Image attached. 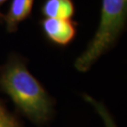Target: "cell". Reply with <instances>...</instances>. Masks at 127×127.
Segmentation results:
<instances>
[{
	"label": "cell",
	"instance_id": "1",
	"mask_svg": "<svg viewBox=\"0 0 127 127\" xmlns=\"http://www.w3.org/2000/svg\"><path fill=\"white\" fill-rule=\"evenodd\" d=\"M0 89L30 122L41 126L51 120L54 102L18 56H11L0 68Z\"/></svg>",
	"mask_w": 127,
	"mask_h": 127
},
{
	"label": "cell",
	"instance_id": "2",
	"mask_svg": "<svg viewBox=\"0 0 127 127\" xmlns=\"http://www.w3.org/2000/svg\"><path fill=\"white\" fill-rule=\"evenodd\" d=\"M127 0H102L101 18L93 39L74 62L78 72H88L102 55L114 45L125 27Z\"/></svg>",
	"mask_w": 127,
	"mask_h": 127
},
{
	"label": "cell",
	"instance_id": "3",
	"mask_svg": "<svg viewBox=\"0 0 127 127\" xmlns=\"http://www.w3.org/2000/svg\"><path fill=\"white\" fill-rule=\"evenodd\" d=\"M41 26L46 38L59 46L68 45L76 34V24L72 19L45 17L41 20Z\"/></svg>",
	"mask_w": 127,
	"mask_h": 127
},
{
	"label": "cell",
	"instance_id": "4",
	"mask_svg": "<svg viewBox=\"0 0 127 127\" xmlns=\"http://www.w3.org/2000/svg\"><path fill=\"white\" fill-rule=\"evenodd\" d=\"M34 5V0H12L9 5L8 12L1 14L7 30L9 33L15 32L18 28L19 24L25 21L30 15L32 8Z\"/></svg>",
	"mask_w": 127,
	"mask_h": 127
},
{
	"label": "cell",
	"instance_id": "5",
	"mask_svg": "<svg viewBox=\"0 0 127 127\" xmlns=\"http://www.w3.org/2000/svg\"><path fill=\"white\" fill-rule=\"evenodd\" d=\"M41 13L48 18L72 19L74 14L73 0H45Z\"/></svg>",
	"mask_w": 127,
	"mask_h": 127
},
{
	"label": "cell",
	"instance_id": "6",
	"mask_svg": "<svg viewBox=\"0 0 127 127\" xmlns=\"http://www.w3.org/2000/svg\"><path fill=\"white\" fill-rule=\"evenodd\" d=\"M83 97L89 104H91L95 108V110L100 115V117L103 119L104 123V127H117L113 117L111 116V114L109 113V111L104 104L100 102H97L95 99H93L92 97L89 96L88 94H84Z\"/></svg>",
	"mask_w": 127,
	"mask_h": 127
},
{
	"label": "cell",
	"instance_id": "7",
	"mask_svg": "<svg viewBox=\"0 0 127 127\" xmlns=\"http://www.w3.org/2000/svg\"><path fill=\"white\" fill-rule=\"evenodd\" d=\"M0 127H25L18 118L10 113L0 100Z\"/></svg>",
	"mask_w": 127,
	"mask_h": 127
},
{
	"label": "cell",
	"instance_id": "8",
	"mask_svg": "<svg viewBox=\"0 0 127 127\" xmlns=\"http://www.w3.org/2000/svg\"><path fill=\"white\" fill-rule=\"evenodd\" d=\"M8 0H0V7L2 6V4H4L5 2H7ZM0 16H1V13H0Z\"/></svg>",
	"mask_w": 127,
	"mask_h": 127
}]
</instances>
